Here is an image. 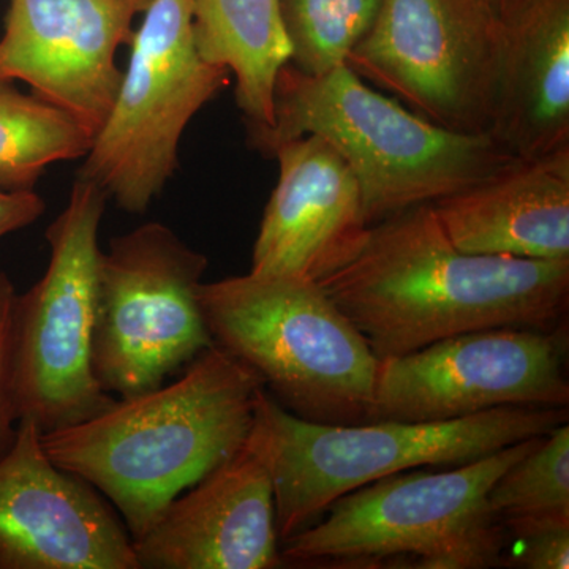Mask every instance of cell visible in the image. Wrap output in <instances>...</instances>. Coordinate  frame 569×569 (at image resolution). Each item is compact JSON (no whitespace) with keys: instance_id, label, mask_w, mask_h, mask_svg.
I'll list each match as a JSON object with an SVG mask.
<instances>
[{"instance_id":"cell-1","label":"cell","mask_w":569,"mask_h":569,"mask_svg":"<svg viewBox=\"0 0 569 569\" xmlns=\"http://www.w3.org/2000/svg\"><path fill=\"white\" fill-rule=\"evenodd\" d=\"M318 283L387 358L479 329L559 328L569 260L460 252L421 204L372 224L361 252Z\"/></svg>"},{"instance_id":"cell-2","label":"cell","mask_w":569,"mask_h":569,"mask_svg":"<svg viewBox=\"0 0 569 569\" xmlns=\"http://www.w3.org/2000/svg\"><path fill=\"white\" fill-rule=\"evenodd\" d=\"M261 378L213 346L171 385L114 399L78 422L41 433L52 462L92 485L132 539L244 443Z\"/></svg>"},{"instance_id":"cell-3","label":"cell","mask_w":569,"mask_h":569,"mask_svg":"<svg viewBox=\"0 0 569 569\" xmlns=\"http://www.w3.org/2000/svg\"><path fill=\"white\" fill-rule=\"evenodd\" d=\"M274 103V127L250 142L269 156L280 142L320 137L353 173L370 227L520 162L492 134L451 132L373 91L347 63L312 77L288 62Z\"/></svg>"},{"instance_id":"cell-4","label":"cell","mask_w":569,"mask_h":569,"mask_svg":"<svg viewBox=\"0 0 569 569\" xmlns=\"http://www.w3.org/2000/svg\"><path fill=\"white\" fill-rule=\"evenodd\" d=\"M200 302L213 346L284 410L320 425L367 422L378 358L320 283L250 271L201 283Z\"/></svg>"},{"instance_id":"cell-5","label":"cell","mask_w":569,"mask_h":569,"mask_svg":"<svg viewBox=\"0 0 569 569\" xmlns=\"http://www.w3.org/2000/svg\"><path fill=\"white\" fill-rule=\"evenodd\" d=\"M280 541L295 537L340 497L418 467H456L568 422V407H500L449 421L320 425L284 410L266 389Z\"/></svg>"},{"instance_id":"cell-6","label":"cell","mask_w":569,"mask_h":569,"mask_svg":"<svg viewBox=\"0 0 569 569\" xmlns=\"http://www.w3.org/2000/svg\"><path fill=\"white\" fill-rule=\"evenodd\" d=\"M539 438L451 470H408L362 486L326 509L328 518L287 539L280 549L283 565L376 563L408 557L413 568L498 567L507 529L490 511L488 493Z\"/></svg>"},{"instance_id":"cell-7","label":"cell","mask_w":569,"mask_h":569,"mask_svg":"<svg viewBox=\"0 0 569 569\" xmlns=\"http://www.w3.org/2000/svg\"><path fill=\"white\" fill-rule=\"evenodd\" d=\"M108 197L78 178L48 227L50 261L39 282L14 298L11 388L18 418L41 433L78 425L110 407L92 369L99 283V230Z\"/></svg>"},{"instance_id":"cell-8","label":"cell","mask_w":569,"mask_h":569,"mask_svg":"<svg viewBox=\"0 0 569 569\" xmlns=\"http://www.w3.org/2000/svg\"><path fill=\"white\" fill-rule=\"evenodd\" d=\"M192 2L152 0L142 13L114 102L78 174L126 212H146L160 197L178 170L187 127L230 78L198 54Z\"/></svg>"},{"instance_id":"cell-9","label":"cell","mask_w":569,"mask_h":569,"mask_svg":"<svg viewBox=\"0 0 569 569\" xmlns=\"http://www.w3.org/2000/svg\"><path fill=\"white\" fill-rule=\"evenodd\" d=\"M208 264L159 222L112 238L100 252L92 369L107 395L162 387L213 347L200 302Z\"/></svg>"},{"instance_id":"cell-10","label":"cell","mask_w":569,"mask_h":569,"mask_svg":"<svg viewBox=\"0 0 569 569\" xmlns=\"http://www.w3.org/2000/svg\"><path fill=\"white\" fill-rule=\"evenodd\" d=\"M501 47V17L482 0H383L347 66L427 121L490 134Z\"/></svg>"},{"instance_id":"cell-11","label":"cell","mask_w":569,"mask_h":569,"mask_svg":"<svg viewBox=\"0 0 569 569\" xmlns=\"http://www.w3.org/2000/svg\"><path fill=\"white\" fill-rule=\"evenodd\" d=\"M561 329H479L378 358L367 422L449 421L500 407H568Z\"/></svg>"},{"instance_id":"cell-12","label":"cell","mask_w":569,"mask_h":569,"mask_svg":"<svg viewBox=\"0 0 569 569\" xmlns=\"http://www.w3.org/2000/svg\"><path fill=\"white\" fill-rule=\"evenodd\" d=\"M0 569H140L119 512L52 462L31 419L0 456Z\"/></svg>"},{"instance_id":"cell-13","label":"cell","mask_w":569,"mask_h":569,"mask_svg":"<svg viewBox=\"0 0 569 569\" xmlns=\"http://www.w3.org/2000/svg\"><path fill=\"white\" fill-rule=\"evenodd\" d=\"M152 0H10L0 37V82H26L33 96L69 112L96 134L122 70L118 52Z\"/></svg>"},{"instance_id":"cell-14","label":"cell","mask_w":569,"mask_h":569,"mask_svg":"<svg viewBox=\"0 0 569 569\" xmlns=\"http://www.w3.org/2000/svg\"><path fill=\"white\" fill-rule=\"evenodd\" d=\"M268 430L260 411L244 443L171 501L133 539L140 569L283 567Z\"/></svg>"},{"instance_id":"cell-15","label":"cell","mask_w":569,"mask_h":569,"mask_svg":"<svg viewBox=\"0 0 569 569\" xmlns=\"http://www.w3.org/2000/svg\"><path fill=\"white\" fill-rule=\"evenodd\" d=\"M269 156L279 163V179L250 271L321 282L366 244L370 224L361 190L342 157L317 134L280 142Z\"/></svg>"},{"instance_id":"cell-16","label":"cell","mask_w":569,"mask_h":569,"mask_svg":"<svg viewBox=\"0 0 569 569\" xmlns=\"http://www.w3.org/2000/svg\"><path fill=\"white\" fill-rule=\"evenodd\" d=\"M430 206L460 252L569 260V151L520 160Z\"/></svg>"},{"instance_id":"cell-17","label":"cell","mask_w":569,"mask_h":569,"mask_svg":"<svg viewBox=\"0 0 569 569\" xmlns=\"http://www.w3.org/2000/svg\"><path fill=\"white\" fill-rule=\"evenodd\" d=\"M490 134L520 160L569 151V0H522L501 14Z\"/></svg>"},{"instance_id":"cell-18","label":"cell","mask_w":569,"mask_h":569,"mask_svg":"<svg viewBox=\"0 0 569 569\" xmlns=\"http://www.w3.org/2000/svg\"><path fill=\"white\" fill-rule=\"evenodd\" d=\"M198 54L236 78V103L250 133L274 127L276 86L291 61L280 0H193Z\"/></svg>"},{"instance_id":"cell-19","label":"cell","mask_w":569,"mask_h":569,"mask_svg":"<svg viewBox=\"0 0 569 569\" xmlns=\"http://www.w3.org/2000/svg\"><path fill=\"white\" fill-rule=\"evenodd\" d=\"M91 142L69 112L0 82V189L33 190L48 167L84 159Z\"/></svg>"},{"instance_id":"cell-20","label":"cell","mask_w":569,"mask_h":569,"mask_svg":"<svg viewBox=\"0 0 569 569\" xmlns=\"http://www.w3.org/2000/svg\"><path fill=\"white\" fill-rule=\"evenodd\" d=\"M490 511L509 535L569 526V426H557L493 482Z\"/></svg>"},{"instance_id":"cell-21","label":"cell","mask_w":569,"mask_h":569,"mask_svg":"<svg viewBox=\"0 0 569 569\" xmlns=\"http://www.w3.org/2000/svg\"><path fill=\"white\" fill-rule=\"evenodd\" d=\"M383 0H280L291 44V66L306 74L346 66L365 39Z\"/></svg>"},{"instance_id":"cell-22","label":"cell","mask_w":569,"mask_h":569,"mask_svg":"<svg viewBox=\"0 0 569 569\" xmlns=\"http://www.w3.org/2000/svg\"><path fill=\"white\" fill-rule=\"evenodd\" d=\"M14 298L13 283L6 272H0V456L9 449L20 422L11 388L10 340Z\"/></svg>"},{"instance_id":"cell-23","label":"cell","mask_w":569,"mask_h":569,"mask_svg":"<svg viewBox=\"0 0 569 569\" xmlns=\"http://www.w3.org/2000/svg\"><path fill=\"white\" fill-rule=\"evenodd\" d=\"M522 549L516 567L526 569L569 568V526L546 527L516 538Z\"/></svg>"},{"instance_id":"cell-24","label":"cell","mask_w":569,"mask_h":569,"mask_svg":"<svg viewBox=\"0 0 569 569\" xmlns=\"http://www.w3.org/2000/svg\"><path fill=\"white\" fill-rule=\"evenodd\" d=\"M47 204L33 190L0 189V239L36 223Z\"/></svg>"},{"instance_id":"cell-25","label":"cell","mask_w":569,"mask_h":569,"mask_svg":"<svg viewBox=\"0 0 569 569\" xmlns=\"http://www.w3.org/2000/svg\"><path fill=\"white\" fill-rule=\"evenodd\" d=\"M482 2L488 3L490 9L496 10L501 17V14L507 13V11L515 9L522 0H482Z\"/></svg>"}]
</instances>
